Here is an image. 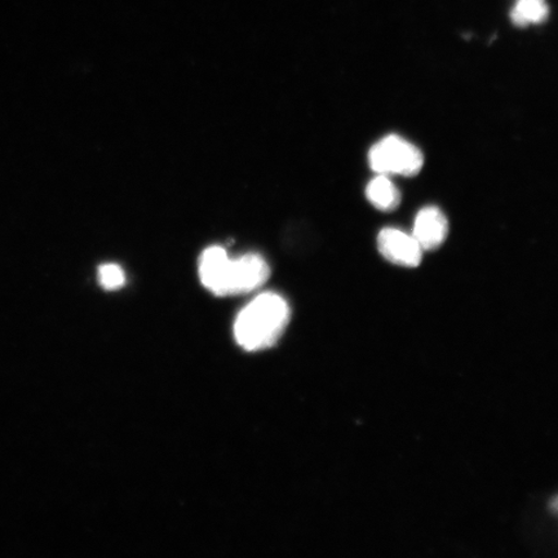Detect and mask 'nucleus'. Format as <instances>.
I'll return each instance as SVG.
<instances>
[{"label": "nucleus", "mask_w": 558, "mask_h": 558, "mask_svg": "<svg viewBox=\"0 0 558 558\" xmlns=\"http://www.w3.org/2000/svg\"><path fill=\"white\" fill-rule=\"evenodd\" d=\"M291 311L288 302L275 292H265L239 314L234 338L244 351H263L274 347L289 326Z\"/></svg>", "instance_id": "1"}, {"label": "nucleus", "mask_w": 558, "mask_h": 558, "mask_svg": "<svg viewBox=\"0 0 558 558\" xmlns=\"http://www.w3.org/2000/svg\"><path fill=\"white\" fill-rule=\"evenodd\" d=\"M372 170L386 177H415L422 171L424 156L421 149L401 136L389 135L374 144L368 151Z\"/></svg>", "instance_id": "2"}, {"label": "nucleus", "mask_w": 558, "mask_h": 558, "mask_svg": "<svg viewBox=\"0 0 558 558\" xmlns=\"http://www.w3.org/2000/svg\"><path fill=\"white\" fill-rule=\"evenodd\" d=\"M269 265L257 254H247L232 259L228 271L227 296L248 294L268 281Z\"/></svg>", "instance_id": "3"}, {"label": "nucleus", "mask_w": 558, "mask_h": 558, "mask_svg": "<svg viewBox=\"0 0 558 558\" xmlns=\"http://www.w3.org/2000/svg\"><path fill=\"white\" fill-rule=\"evenodd\" d=\"M378 248L386 259L400 267L415 268L422 263L423 253L413 234L400 229L386 228L378 235Z\"/></svg>", "instance_id": "4"}, {"label": "nucleus", "mask_w": 558, "mask_h": 558, "mask_svg": "<svg viewBox=\"0 0 558 558\" xmlns=\"http://www.w3.org/2000/svg\"><path fill=\"white\" fill-rule=\"evenodd\" d=\"M449 234V221L436 206L424 207L416 215L413 236L423 251L441 247Z\"/></svg>", "instance_id": "5"}, {"label": "nucleus", "mask_w": 558, "mask_h": 558, "mask_svg": "<svg viewBox=\"0 0 558 558\" xmlns=\"http://www.w3.org/2000/svg\"><path fill=\"white\" fill-rule=\"evenodd\" d=\"M230 257L222 247H209L199 259V278L208 291L218 296H227V277Z\"/></svg>", "instance_id": "6"}, {"label": "nucleus", "mask_w": 558, "mask_h": 558, "mask_svg": "<svg viewBox=\"0 0 558 558\" xmlns=\"http://www.w3.org/2000/svg\"><path fill=\"white\" fill-rule=\"evenodd\" d=\"M366 197L380 211H393L401 204V193L386 174H378L366 186Z\"/></svg>", "instance_id": "7"}, {"label": "nucleus", "mask_w": 558, "mask_h": 558, "mask_svg": "<svg viewBox=\"0 0 558 558\" xmlns=\"http://www.w3.org/2000/svg\"><path fill=\"white\" fill-rule=\"evenodd\" d=\"M549 13L547 0H515L511 11L514 25L525 27L546 21Z\"/></svg>", "instance_id": "8"}, {"label": "nucleus", "mask_w": 558, "mask_h": 558, "mask_svg": "<svg viewBox=\"0 0 558 558\" xmlns=\"http://www.w3.org/2000/svg\"><path fill=\"white\" fill-rule=\"evenodd\" d=\"M99 281L104 289L118 290L125 283V275L120 265L104 264L99 269Z\"/></svg>", "instance_id": "9"}]
</instances>
